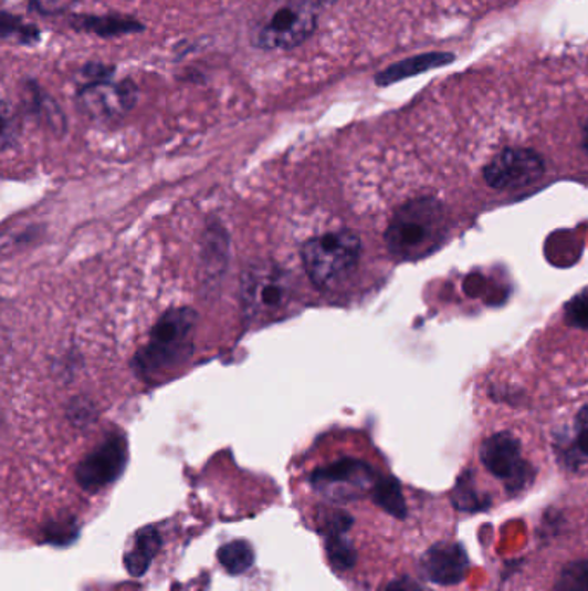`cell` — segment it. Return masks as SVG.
<instances>
[{
	"instance_id": "obj_24",
	"label": "cell",
	"mask_w": 588,
	"mask_h": 591,
	"mask_svg": "<svg viewBox=\"0 0 588 591\" xmlns=\"http://www.w3.org/2000/svg\"><path fill=\"white\" fill-rule=\"evenodd\" d=\"M575 446L581 457L588 458V405H585L575 418Z\"/></svg>"
},
{
	"instance_id": "obj_13",
	"label": "cell",
	"mask_w": 588,
	"mask_h": 591,
	"mask_svg": "<svg viewBox=\"0 0 588 591\" xmlns=\"http://www.w3.org/2000/svg\"><path fill=\"white\" fill-rule=\"evenodd\" d=\"M23 106L28 115L44 123L55 134L66 132V116L60 103L40 85L39 80L28 76L23 80Z\"/></svg>"
},
{
	"instance_id": "obj_21",
	"label": "cell",
	"mask_w": 588,
	"mask_h": 591,
	"mask_svg": "<svg viewBox=\"0 0 588 591\" xmlns=\"http://www.w3.org/2000/svg\"><path fill=\"white\" fill-rule=\"evenodd\" d=\"M565 319L569 325L588 329V288L573 296L565 308Z\"/></svg>"
},
{
	"instance_id": "obj_25",
	"label": "cell",
	"mask_w": 588,
	"mask_h": 591,
	"mask_svg": "<svg viewBox=\"0 0 588 591\" xmlns=\"http://www.w3.org/2000/svg\"><path fill=\"white\" fill-rule=\"evenodd\" d=\"M248 552L245 545L232 543L221 550L220 559L223 560L227 568L232 569L233 572H240L242 569L248 568L243 562H240V556H248Z\"/></svg>"
},
{
	"instance_id": "obj_17",
	"label": "cell",
	"mask_w": 588,
	"mask_h": 591,
	"mask_svg": "<svg viewBox=\"0 0 588 591\" xmlns=\"http://www.w3.org/2000/svg\"><path fill=\"white\" fill-rule=\"evenodd\" d=\"M451 501L459 512H482L491 505V498L480 492L471 473L461 474L451 491Z\"/></svg>"
},
{
	"instance_id": "obj_1",
	"label": "cell",
	"mask_w": 588,
	"mask_h": 591,
	"mask_svg": "<svg viewBox=\"0 0 588 591\" xmlns=\"http://www.w3.org/2000/svg\"><path fill=\"white\" fill-rule=\"evenodd\" d=\"M448 232V215L442 203L433 197L412 199L400 206L385 232L390 255L399 260H416L443 241Z\"/></svg>"
},
{
	"instance_id": "obj_23",
	"label": "cell",
	"mask_w": 588,
	"mask_h": 591,
	"mask_svg": "<svg viewBox=\"0 0 588 591\" xmlns=\"http://www.w3.org/2000/svg\"><path fill=\"white\" fill-rule=\"evenodd\" d=\"M209 241L206 242L204 265L208 267V276L211 273L212 265H217L218 270H223V258H227V252L223 251V246L227 245V239H221L220 230L208 234Z\"/></svg>"
},
{
	"instance_id": "obj_22",
	"label": "cell",
	"mask_w": 588,
	"mask_h": 591,
	"mask_svg": "<svg viewBox=\"0 0 588 591\" xmlns=\"http://www.w3.org/2000/svg\"><path fill=\"white\" fill-rule=\"evenodd\" d=\"M21 134L20 116L12 111L8 98L2 103V149L8 151L9 147L18 143Z\"/></svg>"
},
{
	"instance_id": "obj_26",
	"label": "cell",
	"mask_w": 588,
	"mask_h": 591,
	"mask_svg": "<svg viewBox=\"0 0 588 591\" xmlns=\"http://www.w3.org/2000/svg\"><path fill=\"white\" fill-rule=\"evenodd\" d=\"M380 591H432L430 588L424 587L421 581L414 580V578H399V580H392L390 583L385 584Z\"/></svg>"
},
{
	"instance_id": "obj_27",
	"label": "cell",
	"mask_w": 588,
	"mask_h": 591,
	"mask_svg": "<svg viewBox=\"0 0 588 591\" xmlns=\"http://www.w3.org/2000/svg\"><path fill=\"white\" fill-rule=\"evenodd\" d=\"M295 2H301V4L307 6V8L314 9V11L323 14V12L334 8L338 0H295Z\"/></svg>"
},
{
	"instance_id": "obj_19",
	"label": "cell",
	"mask_w": 588,
	"mask_h": 591,
	"mask_svg": "<svg viewBox=\"0 0 588 591\" xmlns=\"http://www.w3.org/2000/svg\"><path fill=\"white\" fill-rule=\"evenodd\" d=\"M116 72H118L116 64L103 63V61H87L76 72V87L78 85H87V83L109 82V80H114Z\"/></svg>"
},
{
	"instance_id": "obj_10",
	"label": "cell",
	"mask_w": 588,
	"mask_h": 591,
	"mask_svg": "<svg viewBox=\"0 0 588 591\" xmlns=\"http://www.w3.org/2000/svg\"><path fill=\"white\" fill-rule=\"evenodd\" d=\"M291 294L285 273L276 267H255L243 277L242 300L249 317L279 312Z\"/></svg>"
},
{
	"instance_id": "obj_15",
	"label": "cell",
	"mask_w": 588,
	"mask_h": 591,
	"mask_svg": "<svg viewBox=\"0 0 588 591\" xmlns=\"http://www.w3.org/2000/svg\"><path fill=\"white\" fill-rule=\"evenodd\" d=\"M42 37L44 33L35 23H30L8 9L0 12V39L4 42H12L20 48H36L42 44Z\"/></svg>"
},
{
	"instance_id": "obj_8",
	"label": "cell",
	"mask_w": 588,
	"mask_h": 591,
	"mask_svg": "<svg viewBox=\"0 0 588 591\" xmlns=\"http://www.w3.org/2000/svg\"><path fill=\"white\" fill-rule=\"evenodd\" d=\"M126 458V439L122 434H109L80 462L75 473L76 483L85 492H101L122 476Z\"/></svg>"
},
{
	"instance_id": "obj_9",
	"label": "cell",
	"mask_w": 588,
	"mask_h": 591,
	"mask_svg": "<svg viewBox=\"0 0 588 591\" xmlns=\"http://www.w3.org/2000/svg\"><path fill=\"white\" fill-rule=\"evenodd\" d=\"M544 172L545 163L540 154L522 147H510L498 153L483 168V178L494 189H519L532 186Z\"/></svg>"
},
{
	"instance_id": "obj_20",
	"label": "cell",
	"mask_w": 588,
	"mask_h": 591,
	"mask_svg": "<svg viewBox=\"0 0 588 591\" xmlns=\"http://www.w3.org/2000/svg\"><path fill=\"white\" fill-rule=\"evenodd\" d=\"M80 4V0H28V9L39 17H70V12Z\"/></svg>"
},
{
	"instance_id": "obj_4",
	"label": "cell",
	"mask_w": 588,
	"mask_h": 591,
	"mask_svg": "<svg viewBox=\"0 0 588 591\" xmlns=\"http://www.w3.org/2000/svg\"><path fill=\"white\" fill-rule=\"evenodd\" d=\"M361 251V239L353 230L326 232L303 246L304 269L314 286L328 288L356 269Z\"/></svg>"
},
{
	"instance_id": "obj_7",
	"label": "cell",
	"mask_w": 588,
	"mask_h": 591,
	"mask_svg": "<svg viewBox=\"0 0 588 591\" xmlns=\"http://www.w3.org/2000/svg\"><path fill=\"white\" fill-rule=\"evenodd\" d=\"M480 460L510 492L523 491L534 481L532 467L523 458L522 443L511 433H497L486 438L480 448Z\"/></svg>"
},
{
	"instance_id": "obj_2",
	"label": "cell",
	"mask_w": 588,
	"mask_h": 591,
	"mask_svg": "<svg viewBox=\"0 0 588 591\" xmlns=\"http://www.w3.org/2000/svg\"><path fill=\"white\" fill-rule=\"evenodd\" d=\"M319 18V12L295 0H271L270 8L252 23L249 44L263 52L295 51L316 35Z\"/></svg>"
},
{
	"instance_id": "obj_5",
	"label": "cell",
	"mask_w": 588,
	"mask_h": 591,
	"mask_svg": "<svg viewBox=\"0 0 588 591\" xmlns=\"http://www.w3.org/2000/svg\"><path fill=\"white\" fill-rule=\"evenodd\" d=\"M377 479L369 464L347 457L314 469L309 486L314 495L322 498V504L346 505L371 492Z\"/></svg>"
},
{
	"instance_id": "obj_6",
	"label": "cell",
	"mask_w": 588,
	"mask_h": 591,
	"mask_svg": "<svg viewBox=\"0 0 588 591\" xmlns=\"http://www.w3.org/2000/svg\"><path fill=\"white\" fill-rule=\"evenodd\" d=\"M137 82L130 76L109 82L87 83L76 87L80 113L95 123H114L125 118L138 103Z\"/></svg>"
},
{
	"instance_id": "obj_16",
	"label": "cell",
	"mask_w": 588,
	"mask_h": 591,
	"mask_svg": "<svg viewBox=\"0 0 588 591\" xmlns=\"http://www.w3.org/2000/svg\"><path fill=\"white\" fill-rule=\"evenodd\" d=\"M371 498L377 507L396 519L402 520L408 516L405 495H402L399 481L393 477L378 476L377 483L372 486Z\"/></svg>"
},
{
	"instance_id": "obj_28",
	"label": "cell",
	"mask_w": 588,
	"mask_h": 591,
	"mask_svg": "<svg viewBox=\"0 0 588 591\" xmlns=\"http://www.w3.org/2000/svg\"><path fill=\"white\" fill-rule=\"evenodd\" d=\"M581 146L588 153V120L585 122L584 131H581Z\"/></svg>"
},
{
	"instance_id": "obj_11",
	"label": "cell",
	"mask_w": 588,
	"mask_h": 591,
	"mask_svg": "<svg viewBox=\"0 0 588 591\" xmlns=\"http://www.w3.org/2000/svg\"><path fill=\"white\" fill-rule=\"evenodd\" d=\"M421 572L428 581L437 584H458L470 571V559L463 545L455 541H440L428 548L421 557Z\"/></svg>"
},
{
	"instance_id": "obj_14",
	"label": "cell",
	"mask_w": 588,
	"mask_h": 591,
	"mask_svg": "<svg viewBox=\"0 0 588 591\" xmlns=\"http://www.w3.org/2000/svg\"><path fill=\"white\" fill-rule=\"evenodd\" d=\"M452 61H454V54L452 52H427V54L412 55L408 60L390 64V66L378 72L375 75V83H377L378 87H389L393 83H399L402 80L412 79V76L430 72L433 68L451 64Z\"/></svg>"
},
{
	"instance_id": "obj_3",
	"label": "cell",
	"mask_w": 588,
	"mask_h": 591,
	"mask_svg": "<svg viewBox=\"0 0 588 591\" xmlns=\"http://www.w3.org/2000/svg\"><path fill=\"white\" fill-rule=\"evenodd\" d=\"M197 323L192 308H174L157 320L150 341L138 351L134 360L137 374L149 377L175 367L190 355V334Z\"/></svg>"
},
{
	"instance_id": "obj_18",
	"label": "cell",
	"mask_w": 588,
	"mask_h": 591,
	"mask_svg": "<svg viewBox=\"0 0 588 591\" xmlns=\"http://www.w3.org/2000/svg\"><path fill=\"white\" fill-rule=\"evenodd\" d=\"M553 591H588V559L566 566L557 576Z\"/></svg>"
},
{
	"instance_id": "obj_12",
	"label": "cell",
	"mask_w": 588,
	"mask_h": 591,
	"mask_svg": "<svg viewBox=\"0 0 588 591\" xmlns=\"http://www.w3.org/2000/svg\"><path fill=\"white\" fill-rule=\"evenodd\" d=\"M67 27L73 32L87 33L103 40L123 39V37L140 35L146 32L147 24L134 17H125L118 12L107 14H88V12H71Z\"/></svg>"
}]
</instances>
